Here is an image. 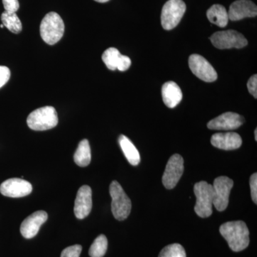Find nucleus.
<instances>
[{"instance_id":"f03ea898","label":"nucleus","mask_w":257,"mask_h":257,"mask_svg":"<svg viewBox=\"0 0 257 257\" xmlns=\"http://www.w3.org/2000/svg\"><path fill=\"white\" fill-rule=\"evenodd\" d=\"M64 33V23L60 15L55 12L45 15L40 24V35L44 42L50 45H55Z\"/></svg>"},{"instance_id":"39448f33","label":"nucleus","mask_w":257,"mask_h":257,"mask_svg":"<svg viewBox=\"0 0 257 257\" xmlns=\"http://www.w3.org/2000/svg\"><path fill=\"white\" fill-rule=\"evenodd\" d=\"M196 201L194 211L198 216L202 218L209 217L212 214L213 187L211 184L202 181L195 184L194 187Z\"/></svg>"},{"instance_id":"dca6fc26","label":"nucleus","mask_w":257,"mask_h":257,"mask_svg":"<svg viewBox=\"0 0 257 257\" xmlns=\"http://www.w3.org/2000/svg\"><path fill=\"white\" fill-rule=\"evenodd\" d=\"M101 58L107 68L113 71L117 69L121 72H124L130 68L132 64L127 56L121 55L119 50L114 47L104 51Z\"/></svg>"},{"instance_id":"f3484780","label":"nucleus","mask_w":257,"mask_h":257,"mask_svg":"<svg viewBox=\"0 0 257 257\" xmlns=\"http://www.w3.org/2000/svg\"><path fill=\"white\" fill-rule=\"evenodd\" d=\"M211 143L220 150H234L241 146L242 140L236 133H216L211 137Z\"/></svg>"},{"instance_id":"5701e85b","label":"nucleus","mask_w":257,"mask_h":257,"mask_svg":"<svg viewBox=\"0 0 257 257\" xmlns=\"http://www.w3.org/2000/svg\"><path fill=\"white\" fill-rule=\"evenodd\" d=\"M107 239L104 234L99 235L91 245L89 254L91 257H103L107 250Z\"/></svg>"},{"instance_id":"c756f323","label":"nucleus","mask_w":257,"mask_h":257,"mask_svg":"<svg viewBox=\"0 0 257 257\" xmlns=\"http://www.w3.org/2000/svg\"><path fill=\"white\" fill-rule=\"evenodd\" d=\"M94 1L97 2V3H107V2H109V0H94Z\"/></svg>"},{"instance_id":"ddd939ff","label":"nucleus","mask_w":257,"mask_h":257,"mask_svg":"<svg viewBox=\"0 0 257 257\" xmlns=\"http://www.w3.org/2000/svg\"><path fill=\"white\" fill-rule=\"evenodd\" d=\"M47 219L48 214L46 211H35L23 221L20 226V232L25 239H32L36 236L42 225Z\"/></svg>"},{"instance_id":"2eb2a0df","label":"nucleus","mask_w":257,"mask_h":257,"mask_svg":"<svg viewBox=\"0 0 257 257\" xmlns=\"http://www.w3.org/2000/svg\"><path fill=\"white\" fill-rule=\"evenodd\" d=\"M257 15V7L249 0H237L230 5L228 12L229 20L239 21L246 18H254Z\"/></svg>"},{"instance_id":"412c9836","label":"nucleus","mask_w":257,"mask_h":257,"mask_svg":"<svg viewBox=\"0 0 257 257\" xmlns=\"http://www.w3.org/2000/svg\"><path fill=\"white\" fill-rule=\"evenodd\" d=\"M92 155L89 141L83 140L79 143L74 155V162L79 167H87L91 162Z\"/></svg>"},{"instance_id":"c85d7f7f","label":"nucleus","mask_w":257,"mask_h":257,"mask_svg":"<svg viewBox=\"0 0 257 257\" xmlns=\"http://www.w3.org/2000/svg\"><path fill=\"white\" fill-rule=\"evenodd\" d=\"M247 88L248 92L251 95L253 96L255 99L257 98V75L254 74L248 79L247 82Z\"/></svg>"},{"instance_id":"9d476101","label":"nucleus","mask_w":257,"mask_h":257,"mask_svg":"<svg viewBox=\"0 0 257 257\" xmlns=\"http://www.w3.org/2000/svg\"><path fill=\"white\" fill-rule=\"evenodd\" d=\"M189 65L193 74L204 82H212L217 79L215 69L201 55H191L189 59Z\"/></svg>"},{"instance_id":"7ed1b4c3","label":"nucleus","mask_w":257,"mask_h":257,"mask_svg":"<svg viewBox=\"0 0 257 257\" xmlns=\"http://www.w3.org/2000/svg\"><path fill=\"white\" fill-rule=\"evenodd\" d=\"M27 123L35 131H45L55 127L58 124L57 112L53 106L39 108L29 114Z\"/></svg>"},{"instance_id":"9b49d317","label":"nucleus","mask_w":257,"mask_h":257,"mask_svg":"<svg viewBox=\"0 0 257 257\" xmlns=\"http://www.w3.org/2000/svg\"><path fill=\"white\" fill-rule=\"evenodd\" d=\"M32 191V184L23 179H9L0 185V192L5 197H23L31 194Z\"/></svg>"},{"instance_id":"423d86ee","label":"nucleus","mask_w":257,"mask_h":257,"mask_svg":"<svg viewBox=\"0 0 257 257\" xmlns=\"http://www.w3.org/2000/svg\"><path fill=\"white\" fill-rule=\"evenodd\" d=\"M186 9L187 7L182 0H169L167 2L162 8L161 15L162 28L166 30L175 28L180 23Z\"/></svg>"},{"instance_id":"a211bd4d","label":"nucleus","mask_w":257,"mask_h":257,"mask_svg":"<svg viewBox=\"0 0 257 257\" xmlns=\"http://www.w3.org/2000/svg\"><path fill=\"white\" fill-rule=\"evenodd\" d=\"M162 94L164 102L169 108H175L182 101V90L177 83L172 81L162 86Z\"/></svg>"},{"instance_id":"6e6552de","label":"nucleus","mask_w":257,"mask_h":257,"mask_svg":"<svg viewBox=\"0 0 257 257\" xmlns=\"http://www.w3.org/2000/svg\"><path fill=\"white\" fill-rule=\"evenodd\" d=\"M234 185L232 179L227 177H219L214 179L212 184L213 206L219 211H224L229 204L230 192Z\"/></svg>"},{"instance_id":"b1692460","label":"nucleus","mask_w":257,"mask_h":257,"mask_svg":"<svg viewBox=\"0 0 257 257\" xmlns=\"http://www.w3.org/2000/svg\"><path fill=\"white\" fill-rule=\"evenodd\" d=\"M159 257H187L185 250L179 243H172L161 251Z\"/></svg>"},{"instance_id":"cd10ccee","label":"nucleus","mask_w":257,"mask_h":257,"mask_svg":"<svg viewBox=\"0 0 257 257\" xmlns=\"http://www.w3.org/2000/svg\"><path fill=\"white\" fill-rule=\"evenodd\" d=\"M250 188H251V195L253 202L257 203V174H253L250 177Z\"/></svg>"},{"instance_id":"4468645a","label":"nucleus","mask_w":257,"mask_h":257,"mask_svg":"<svg viewBox=\"0 0 257 257\" xmlns=\"http://www.w3.org/2000/svg\"><path fill=\"white\" fill-rule=\"evenodd\" d=\"M244 122L243 116L234 112H226L211 119L207 127L214 130H234Z\"/></svg>"},{"instance_id":"f8f14e48","label":"nucleus","mask_w":257,"mask_h":257,"mask_svg":"<svg viewBox=\"0 0 257 257\" xmlns=\"http://www.w3.org/2000/svg\"><path fill=\"white\" fill-rule=\"evenodd\" d=\"M92 208V189L84 185L79 189L74 202V211L76 217L83 219L89 215Z\"/></svg>"},{"instance_id":"a878e982","label":"nucleus","mask_w":257,"mask_h":257,"mask_svg":"<svg viewBox=\"0 0 257 257\" xmlns=\"http://www.w3.org/2000/svg\"><path fill=\"white\" fill-rule=\"evenodd\" d=\"M5 11L15 13L20 8L18 0H3Z\"/></svg>"},{"instance_id":"20e7f679","label":"nucleus","mask_w":257,"mask_h":257,"mask_svg":"<svg viewBox=\"0 0 257 257\" xmlns=\"http://www.w3.org/2000/svg\"><path fill=\"white\" fill-rule=\"evenodd\" d=\"M111 197V211L115 219L123 221L131 212L132 202L119 182L113 181L109 187Z\"/></svg>"},{"instance_id":"bb28decb","label":"nucleus","mask_w":257,"mask_h":257,"mask_svg":"<svg viewBox=\"0 0 257 257\" xmlns=\"http://www.w3.org/2000/svg\"><path fill=\"white\" fill-rule=\"evenodd\" d=\"M11 75L10 69L5 66H0V88L8 82Z\"/></svg>"},{"instance_id":"1a4fd4ad","label":"nucleus","mask_w":257,"mask_h":257,"mask_svg":"<svg viewBox=\"0 0 257 257\" xmlns=\"http://www.w3.org/2000/svg\"><path fill=\"white\" fill-rule=\"evenodd\" d=\"M184 159L178 154L172 155L166 166L162 183L166 188H175L184 172Z\"/></svg>"},{"instance_id":"0eeeda50","label":"nucleus","mask_w":257,"mask_h":257,"mask_svg":"<svg viewBox=\"0 0 257 257\" xmlns=\"http://www.w3.org/2000/svg\"><path fill=\"white\" fill-rule=\"evenodd\" d=\"M212 45L220 50L231 48H243L248 42L243 35L234 30L215 32L210 37Z\"/></svg>"},{"instance_id":"2f4dec72","label":"nucleus","mask_w":257,"mask_h":257,"mask_svg":"<svg viewBox=\"0 0 257 257\" xmlns=\"http://www.w3.org/2000/svg\"><path fill=\"white\" fill-rule=\"evenodd\" d=\"M0 28H4V25H0Z\"/></svg>"},{"instance_id":"7c9ffc66","label":"nucleus","mask_w":257,"mask_h":257,"mask_svg":"<svg viewBox=\"0 0 257 257\" xmlns=\"http://www.w3.org/2000/svg\"><path fill=\"white\" fill-rule=\"evenodd\" d=\"M254 136H255V140H256V141H257V130L256 128V130H255V131H254Z\"/></svg>"},{"instance_id":"aec40b11","label":"nucleus","mask_w":257,"mask_h":257,"mask_svg":"<svg viewBox=\"0 0 257 257\" xmlns=\"http://www.w3.org/2000/svg\"><path fill=\"white\" fill-rule=\"evenodd\" d=\"M207 16L210 23L220 28H224L229 21L228 12L221 5H214L207 10Z\"/></svg>"},{"instance_id":"f257e3e1","label":"nucleus","mask_w":257,"mask_h":257,"mask_svg":"<svg viewBox=\"0 0 257 257\" xmlns=\"http://www.w3.org/2000/svg\"><path fill=\"white\" fill-rule=\"evenodd\" d=\"M219 232L235 252L243 251L249 244V231L242 221L224 223L221 225Z\"/></svg>"},{"instance_id":"4be33fe9","label":"nucleus","mask_w":257,"mask_h":257,"mask_svg":"<svg viewBox=\"0 0 257 257\" xmlns=\"http://www.w3.org/2000/svg\"><path fill=\"white\" fill-rule=\"evenodd\" d=\"M3 25L14 34H19L23 30L21 21L16 13H8L5 11L1 15Z\"/></svg>"},{"instance_id":"393cba45","label":"nucleus","mask_w":257,"mask_h":257,"mask_svg":"<svg viewBox=\"0 0 257 257\" xmlns=\"http://www.w3.org/2000/svg\"><path fill=\"white\" fill-rule=\"evenodd\" d=\"M81 245L76 244L64 248L61 253V257H79L82 253Z\"/></svg>"},{"instance_id":"6ab92c4d","label":"nucleus","mask_w":257,"mask_h":257,"mask_svg":"<svg viewBox=\"0 0 257 257\" xmlns=\"http://www.w3.org/2000/svg\"><path fill=\"white\" fill-rule=\"evenodd\" d=\"M119 144L125 157L132 165L137 166L140 162V155L131 140L124 135H120Z\"/></svg>"}]
</instances>
